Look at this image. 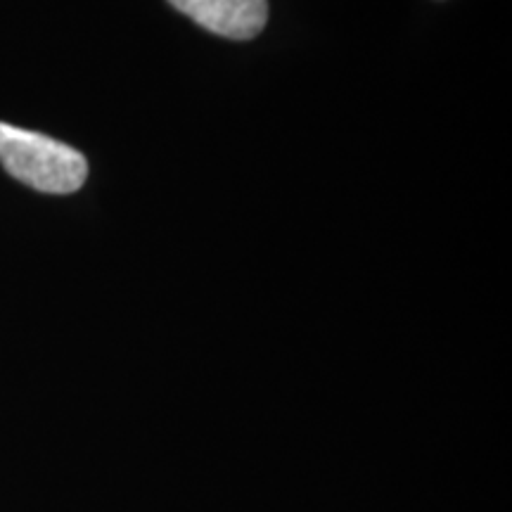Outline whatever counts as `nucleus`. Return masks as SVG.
<instances>
[{
	"label": "nucleus",
	"instance_id": "2",
	"mask_svg": "<svg viewBox=\"0 0 512 512\" xmlns=\"http://www.w3.org/2000/svg\"><path fill=\"white\" fill-rule=\"evenodd\" d=\"M192 22L211 34L249 41L259 36L268 19V0H169Z\"/></svg>",
	"mask_w": 512,
	"mask_h": 512
},
{
	"label": "nucleus",
	"instance_id": "1",
	"mask_svg": "<svg viewBox=\"0 0 512 512\" xmlns=\"http://www.w3.org/2000/svg\"><path fill=\"white\" fill-rule=\"evenodd\" d=\"M0 162L17 181L50 195L76 192L88 178L86 157L74 147L3 121H0Z\"/></svg>",
	"mask_w": 512,
	"mask_h": 512
}]
</instances>
